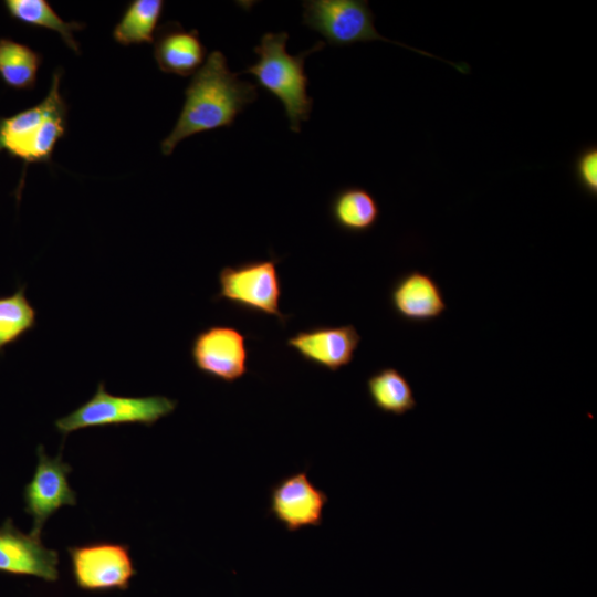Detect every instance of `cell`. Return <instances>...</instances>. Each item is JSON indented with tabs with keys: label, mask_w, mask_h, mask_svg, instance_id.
<instances>
[{
	"label": "cell",
	"mask_w": 597,
	"mask_h": 597,
	"mask_svg": "<svg viewBox=\"0 0 597 597\" xmlns=\"http://www.w3.org/2000/svg\"><path fill=\"white\" fill-rule=\"evenodd\" d=\"M258 97L256 85L232 73L220 51H212L185 90V102L170 134L161 142V153L195 134L230 127L238 114Z\"/></svg>",
	"instance_id": "1"
},
{
	"label": "cell",
	"mask_w": 597,
	"mask_h": 597,
	"mask_svg": "<svg viewBox=\"0 0 597 597\" xmlns=\"http://www.w3.org/2000/svg\"><path fill=\"white\" fill-rule=\"evenodd\" d=\"M63 70L57 67L46 96L36 105L9 117H0V153L19 159L25 167L50 163L67 129V105L60 92Z\"/></svg>",
	"instance_id": "2"
},
{
	"label": "cell",
	"mask_w": 597,
	"mask_h": 597,
	"mask_svg": "<svg viewBox=\"0 0 597 597\" xmlns=\"http://www.w3.org/2000/svg\"><path fill=\"white\" fill-rule=\"evenodd\" d=\"M287 40L286 32L265 33L253 49L259 56L258 62L242 73L253 75L263 88L282 102L290 129L298 133L301 122L308 119L313 106V100L307 94L308 78L304 62L307 55L322 50L325 43L320 41L301 54L291 55L286 52Z\"/></svg>",
	"instance_id": "3"
},
{
	"label": "cell",
	"mask_w": 597,
	"mask_h": 597,
	"mask_svg": "<svg viewBox=\"0 0 597 597\" xmlns=\"http://www.w3.org/2000/svg\"><path fill=\"white\" fill-rule=\"evenodd\" d=\"M177 400L166 396L128 397L107 392L104 381L95 394L69 415L55 420V429L65 438L71 432L91 427L143 425L150 427L170 415Z\"/></svg>",
	"instance_id": "4"
},
{
	"label": "cell",
	"mask_w": 597,
	"mask_h": 597,
	"mask_svg": "<svg viewBox=\"0 0 597 597\" xmlns=\"http://www.w3.org/2000/svg\"><path fill=\"white\" fill-rule=\"evenodd\" d=\"M303 23L322 34L331 45L346 46L358 42L384 41L442 60L462 74L469 73V65L465 63H452L383 36L375 28L374 14L366 0H308L303 2Z\"/></svg>",
	"instance_id": "5"
},
{
	"label": "cell",
	"mask_w": 597,
	"mask_h": 597,
	"mask_svg": "<svg viewBox=\"0 0 597 597\" xmlns=\"http://www.w3.org/2000/svg\"><path fill=\"white\" fill-rule=\"evenodd\" d=\"M279 261L270 258L223 266L218 274L219 291L213 301L224 300L248 312L275 316L285 325L290 316L280 310L282 282L276 269Z\"/></svg>",
	"instance_id": "6"
},
{
	"label": "cell",
	"mask_w": 597,
	"mask_h": 597,
	"mask_svg": "<svg viewBox=\"0 0 597 597\" xmlns=\"http://www.w3.org/2000/svg\"><path fill=\"white\" fill-rule=\"evenodd\" d=\"M67 553L73 578L86 591L126 590L136 575L126 544L94 542L67 547Z\"/></svg>",
	"instance_id": "7"
},
{
	"label": "cell",
	"mask_w": 597,
	"mask_h": 597,
	"mask_svg": "<svg viewBox=\"0 0 597 597\" xmlns=\"http://www.w3.org/2000/svg\"><path fill=\"white\" fill-rule=\"evenodd\" d=\"M190 357L198 371L224 383H234L249 371L247 336L230 325H210L198 332Z\"/></svg>",
	"instance_id": "8"
},
{
	"label": "cell",
	"mask_w": 597,
	"mask_h": 597,
	"mask_svg": "<svg viewBox=\"0 0 597 597\" xmlns=\"http://www.w3.org/2000/svg\"><path fill=\"white\" fill-rule=\"evenodd\" d=\"M38 463L31 481L24 486V510L32 517L31 534L41 537L45 522L61 507L76 504V493L70 486L71 465L61 453L49 457L42 446L36 450Z\"/></svg>",
	"instance_id": "9"
},
{
	"label": "cell",
	"mask_w": 597,
	"mask_h": 597,
	"mask_svg": "<svg viewBox=\"0 0 597 597\" xmlns=\"http://www.w3.org/2000/svg\"><path fill=\"white\" fill-rule=\"evenodd\" d=\"M327 502V494L303 470L272 486L269 512L287 531L295 532L306 526H320Z\"/></svg>",
	"instance_id": "10"
},
{
	"label": "cell",
	"mask_w": 597,
	"mask_h": 597,
	"mask_svg": "<svg viewBox=\"0 0 597 597\" xmlns=\"http://www.w3.org/2000/svg\"><path fill=\"white\" fill-rule=\"evenodd\" d=\"M0 572L55 582L59 553L44 546L41 537L21 532L7 519L0 526Z\"/></svg>",
	"instance_id": "11"
},
{
	"label": "cell",
	"mask_w": 597,
	"mask_h": 597,
	"mask_svg": "<svg viewBox=\"0 0 597 597\" xmlns=\"http://www.w3.org/2000/svg\"><path fill=\"white\" fill-rule=\"evenodd\" d=\"M360 341L356 327L346 324L298 331L286 345L307 363L337 371L353 362Z\"/></svg>",
	"instance_id": "12"
},
{
	"label": "cell",
	"mask_w": 597,
	"mask_h": 597,
	"mask_svg": "<svg viewBox=\"0 0 597 597\" xmlns=\"http://www.w3.org/2000/svg\"><path fill=\"white\" fill-rule=\"evenodd\" d=\"M392 311L410 323H427L439 318L447 303L438 282L429 274L411 270L400 275L389 293Z\"/></svg>",
	"instance_id": "13"
},
{
	"label": "cell",
	"mask_w": 597,
	"mask_h": 597,
	"mask_svg": "<svg viewBox=\"0 0 597 597\" xmlns=\"http://www.w3.org/2000/svg\"><path fill=\"white\" fill-rule=\"evenodd\" d=\"M153 43L159 70L182 77L200 69L207 52L197 30H186L175 21L160 25Z\"/></svg>",
	"instance_id": "14"
},
{
	"label": "cell",
	"mask_w": 597,
	"mask_h": 597,
	"mask_svg": "<svg viewBox=\"0 0 597 597\" xmlns=\"http://www.w3.org/2000/svg\"><path fill=\"white\" fill-rule=\"evenodd\" d=\"M329 213L339 229L360 234L370 231L376 226L380 217V208L376 198L367 189L350 186L334 195Z\"/></svg>",
	"instance_id": "15"
},
{
	"label": "cell",
	"mask_w": 597,
	"mask_h": 597,
	"mask_svg": "<svg viewBox=\"0 0 597 597\" xmlns=\"http://www.w3.org/2000/svg\"><path fill=\"white\" fill-rule=\"evenodd\" d=\"M366 387L373 405L385 413L402 416L417 406L410 383L397 368L378 369L368 377Z\"/></svg>",
	"instance_id": "16"
},
{
	"label": "cell",
	"mask_w": 597,
	"mask_h": 597,
	"mask_svg": "<svg viewBox=\"0 0 597 597\" xmlns=\"http://www.w3.org/2000/svg\"><path fill=\"white\" fill-rule=\"evenodd\" d=\"M3 4L13 20L59 33L65 45L80 54V45L74 38V32L83 30L84 23L64 21L45 0H6Z\"/></svg>",
	"instance_id": "17"
},
{
	"label": "cell",
	"mask_w": 597,
	"mask_h": 597,
	"mask_svg": "<svg viewBox=\"0 0 597 597\" xmlns=\"http://www.w3.org/2000/svg\"><path fill=\"white\" fill-rule=\"evenodd\" d=\"M42 55L24 43L0 39V78L10 88L32 90Z\"/></svg>",
	"instance_id": "18"
},
{
	"label": "cell",
	"mask_w": 597,
	"mask_h": 597,
	"mask_svg": "<svg viewBox=\"0 0 597 597\" xmlns=\"http://www.w3.org/2000/svg\"><path fill=\"white\" fill-rule=\"evenodd\" d=\"M164 1L133 0L113 30V39L121 45L153 43Z\"/></svg>",
	"instance_id": "19"
},
{
	"label": "cell",
	"mask_w": 597,
	"mask_h": 597,
	"mask_svg": "<svg viewBox=\"0 0 597 597\" xmlns=\"http://www.w3.org/2000/svg\"><path fill=\"white\" fill-rule=\"evenodd\" d=\"M36 325V312L25 296V286L0 296V354Z\"/></svg>",
	"instance_id": "20"
},
{
	"label": "cell",
	"mask_w": 597,
	"mask_h": 597,
	"mask_svg": "<svg viewBox=\"0 0 597 597\" xmlns=\"http://www.w3.org/2000/svg\"><path fill=\"white\" fill-rule=\"evenodd\" d=\"M575 180L588 197L597 198V146L583 147L573 163Z\"/></svg>",
	"instance_id": "21"
}]
</instances>
